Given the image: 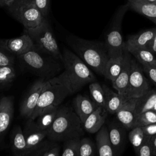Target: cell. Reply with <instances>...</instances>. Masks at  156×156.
I'll use <instances>...</instances> for the list:
<instances>
[{
	"mask_svg": "<svg viewBox=\"0 0 156 156\" xmlns=\"http://www.w3.org/2000/svg\"><path fill=\"white\" fill-rule=\"evenodd\" d=\"M105 94V108L110 114H115L127 99H124L117 92L114 91L106 85H102Z\"/></svg>",
	"mask_w": 156,
	"mask_h": 156,
	"instance_id": "cell-22",
	"label": "cell"
},
{
	"mask_svg": "<svg viewBox=\"0 0 156 156\" xmlns=\"http://www.w3.org/2000/svg\"><path fill=\"white\" fill-rule=\"evenodd\" d=\"M10 143L13 156H29L23 130L20 126H17L13 129L11 135Z\"/></svg>",
	"mask_w": 156,
	"mask_h": 156,
	"instance_id": "cell-20",
	"label": "cell"
},
{
	"mask_svg": "<svg viewBox=\"0 0 156 156\" xmlns=\"http://www.w3.org/2000/svg\"><path fill=\"white\" fill-rule=\"evenodd\" d=\"M135 0H129V2H132V1H133Z\"/></svg>",
	"mask_w": 156,
	"mask_h": 156,
	"instance_id": "cell-45",
	"label": "cell"
},
{
	"mask_svg": "<svg viewBox=\"0 0 156 156\" xmlns=\"http://www.w3.org/2000/svg\"><path fill=\"white\" fill-rule=\"evenodd\" d=\"M151 89V85L144 75L141 65L135 58L132 57L127 99L138 98Z\"/></svg>",
	"mask_w": 156,
	"mask_h": 156,
	"instance_id": "cell-9",
	"label": "cell"
},
{
	"mask_svg": "<svg viewBox=\"0 0 156 156\" xmlns=\"http://www.w3.org/2000/svg\"><path fill=\"white\" fill-rule=\"evenodd\" d=\"M17 59L24 68L43 79H51L58 75L64 68L61 62L41 51L35 46L17 57Z\"/></svg>",
	"mask_w": 156,
	"mask_h": 156,
	"instance_id": "cell-4",
	"label": "cell"
},
{
	"mask_svg": "<svg viewBox=\"0 0 156 156\" xmlns=\"http://www.w3.org/2000/svg\"><path fill=\"white\" fill-rule=\"evenodd\" d=\"M16 77L13 65L0 66V89L10 86Z\"/></svg>",
	"mask_w": 156,
	"mask_h": 156,
	"instance_id": "cell-30",
	"label": "cell"
},
{
	"mask_svg": "<svg viewBox=\"0 0 156 156\" xmlns=\"http://www.w3.org/2000/svg\"><path fill=\"white\" fill-rule=\"evenodd\" d=\"M156 34V27L146 29L140 32L130 35L125 42V48L127 51L132 49L147 47L149 42L152 39Z\"/></svg>",
	"mask_w": 156,
	"mask_h": 156,
	"instance_id": "cell-18",
	"label": "cell"
},
{
	"mask_svg": "<svg viewBox=\"0 0 156 156\" xmlns=\"http://www.w3.org/2000/svg\"><path fill=\"white\" fill-rule=\"evenodd\" d=\"M123 57L124 53L121 55L110 57L105 66L103 76L112 82L114 81L121 70Z\"/></svg>",
	"mask_w": 156,
	"mask_h": 156,
	"instance_id": "cell-24",
	"label": "cell"
},
{
	"mask_svg": "<svg viewBox=\"0 0 156 156\" xmlns=\"http://www.w3.org/2000/svg\"><path fill=\"white\" fill-rule=\"evenodd\" d=\"M128 2L130 9L146 16L156 24V2L148 3L137 1Z\"/></svg>",
	"mask_w": 156,
	"mask_h": 156,
	"instance_id": "cell-26",
	"label": "cell"
},
{
	"mask_svg": "<svg viewBox=\"0 0 156 156\" xmlns=\"http://www.w3.org/2000/svg\"><path fill=\"white\" fill-rule=\"evenodd\" d=\"M24 32L29 35L37 49L63 63L62 52L58 47L52 28L46 18L37 27L24 29Z\"/></svg>",
	"mask_w": 156,
	"mask_h": 156,
	"instance_id": "cell-6",
	"label": "cell"
},
{
	"mask_svg": "<svg viewBox=\"0 0 156 156\" xmlns=\"http://www.w3.org/2000/svg\"><path fill=\"white\" fill-rule=\"evenodd\" d=\"M129 52L141 65V66L156 65V57L147 48V47L133 49Z\"/></svg>",
	"mask_w": 156,
	"mask_h": 156,
	"instance_id": "cell-27",
	"label": "cell"
},
{
	"mask_svg": "<svg viewBox=\"0 0 156 156\" xmlns=\"http://www.w3.org/2000/svg\"><path fill=\"white\" fill-rule=\"evenodd\" d=\"M144 73L147 76L150 81L156 87V65L142 66Z\"/></svg>",
	"mask_w": 156,
	"mask_h": 156,
	"instance_id": "cell-38",
	"label": "cell"
},
{
	"mask_svg": "<svg viewBox=\"0 0 156 156\" xmlns=\"http://www.w3.org/2000/svg\"><path fill=\"white\" fill-rule=\"evenodd\" d=\"M34 2L42 16L47 19L51 7V0H34Z\"/></svg>",
	"mask_w": 156,
	"mask_h": 156,
	"instance_id": "cell-36",
	"label": "cell"
},
{
	"mask_svg": "<svg viewBox=\"0 0 156 156\" xmlns=\"http://www.w3.org/2000/svg\"><path fill=\"white\" fill-rule=\"evenodd\" d=\"M16 0H1L0 2V7H9Z\"/></svg>",
	"mask_w": 156,
	"mask_h": 156,
	"instance_id": "cell-42",
	"label": "cell"
},
{
	"mask_svg": "<svg viewBox=\"0 0 156 156\" xmlns=\"http://www.w3.org/2000/svg\"><path fill=\"white\" fill-rule=\"evenodd\" d=\"M89 90L91 99L95 104L98 107H101L105 110V94L102 85L96 81L91 82L89 84Z\"/></svg>",
	"mask_w": 156,
	"mask_h": 156,
	"instance_id": "cell-29",
	"label": "cell"
},
{
	"mask_svg": "<svg viewBox=\"0 0 156 156\" xmlns=\"http://www.w3.org/2000/svg\"><path fill=\"white\" fill-rule=\"evenodd\" d=\"M147 47L156 56V34L152 39L149 42Z\"/></svg>",
	"mask_w": 156,
	"mask_h": 156,
	"instance_id": "cell-40",
	"label": "cell"
},
{
	"mask_svg": "<svg viewBox=\"0 0 156 156\" xmlns=\"http://www.w3.org/2000/svg\"><path fill=\"white\" fill-rule=\"evenodd\" d=\"M131 60L132 55L125 49L121 70L118 77L112 82L113 88L124 99H127L128 83L131 68Z\"/></svg>",
	"mask_w": 156,
	"mask_h": 156,
	"instance_id": "cell-13",
	"label": "cell"
},
{
	"mask_svg": "<svg viewBox=\"0 0 156 156\" xmlns=\"http://www.w3.org/2000/svg\"><path fill=\"white\" fill-rule=\"evenodd\" d=\"M23 130L27 146L28 154L30 156L46 140L48 130L40 129L34 121L28 120Z\"/></svg>",
	"mask_w": 156,
	"mask_h": 156,
	"instance_id": "cell-12",
	"label": "cell"
},
{
	"mask_svg": "<svg viewBox=\"0 0 156 156\" xmlns=\"http://www.w3.org/2000/svg\"><path fill=\"white\" fill-rule=\"evenodd\" d=\"M74 93L65 71L47 80L37 106L31 116L27 120L32 121L44 108L51 105L59 106L63 100Z\"/></svg>",
	"mask_w": 156,
	"mask_h": 156,
	"instance_id": "cell-3",
	"label": "cell"
},
{
	"mask_svg": "<svg viewBox=\"0 0 156 156\" xmlns=\"http://www.w3.org/2000/svg\"><path fill=\"white\" fill-rule=\"evenodd\" d=\"M151 146L152 149V155H156V134L151 136Z\"/></svg>",
	"mask_w": 156,
	"mask_h": 156,
	"instance_id": "cell-41",
	"label": "cell"
},
{
	"mask_svg": "<svg viewBox=\"0 0 156 156\" xmlns=\"http://www.w3.org/2000/svg\"><path fill=\"white\" fill-rule=\"evenodd\" d=\"M156 104V89H151L136 99L135 116L145 112L152 110Z\"/></svg>",
	"mask_w": 156,
	"mask_h": 156,
	"instance_id": "cell-25",
	"label": "cell"
},
{
	"mask_svg": "<svg viewBox=\"0 0 156 156\" xmlns=\"http://www.w3.org/2000/svg\"><path fill=\"white\" fill-rule=\"evenodd\" d=\"M82 123L70 107H59L56 117L48 129L47 139L60 142L76 138H80L83 135Z\"/></svg>",
	"mask_w": 156,
	"mask_h": 156,
	"instance_id": "cell-2",
	"label": "cell"
},
{
	"mask_svg": "<svg viewBox=\"0 0 156 156\" xmlns=\"http://www.w3.org/2000/svg\"><path fill=\"white\" fill-rule=\"evenodd\" d=\"M145 135L141 127H135L130 129L128 138L130 143L136 151L142 144Z\"/></svg>",
	"mask_w": 156,
	"mask_h": 156,
	"instance_id": "cell-33",
	"label": "cell"
},
{
	"mask_svg": "<svg viewBox=\"0 0 156 156\" xmlns=\"http://www.w3.org/2000/svg\"><path fill=\"white\" fill-rule=\"evenodd\" d=\"M129 9V2L118 9L105 34L104 43L109 57L121 55L124 52L126 48L122 35V23L124 15Z\"/></svg>",
	"mask_w": 156,
	"mask_h": 156,
	"instance_id": "cell-7",
	"label": "cell"
},
{
	"mask_svg": "<svg viewBox=\"0 0 156 156\" xmlns=\"http://www.w3.org/2000/svg\"><path fill=\"white\" fill-rule=\"evenodd\" d=\"M152 110H153L154 112H156V104H155V105L154 106V107H153V108H152Z\"/></svg>",
	"mask_w": 156,
	"mask_h": 156,
	"instance_id": "cell-44",
	"label": "cell"
},
{
	"mask_svg": "<svg viewBox=\"0 0 156 156\" xmlns=\"http://www.w3.org/2000/svg\"><path fill=\"white\" fill-rule=\"evenodd\" d=\"M7 8L26 29L37 27L44 19L36 7L34 0H16Z\"/></svg>",
	"mask_w": 156,
	"mask_h": 156,
	"instance_id": "cell-8",
	"label": "cell"
},
{
	"mask_svg": "<svg viewBox=\"0 0 156 156\" xmlns=\"http://www.w3.org/2000/svg\"><path fill=\"white\" fill-rule=\"evenodd\" d=\"M124 127L121 124L112 122L108 129V138L115 156L121 154L125 141Z\"/></svg>",
	"mask_w": 156,
	"mask_h": 156,
	"instance_id": "cell-17",
	"label": "cell"
},
{
	"mask_svg": "<svg viewBox=\"0 0 156 156\" xmlns=\"http://www.w3.org/2000/svg\"><path fill=\"white\" fill-rule=\"evenodd\" d=\"M96 146L88 138H80L79 141L77 156H95Z\"/></svg>",
	"mask_w": 156,
	"mask_h": 156,
	"instance_id": "cell-31",
	"label": "cell"
},
{
	"mask_svg": "<svg viewBox=\"0 0 156 156\" xmlns=\"http://www.w3.org/2000/svg\"><path fill=\"white\" fill-rule=\"evenodd\" d=\"M145 135L153 136L156 134V123L141 127Z\"/></svg>",
	"mask_w": 156,
	"mask_h": 156,
	"instance_id": "cell-39",
	"label": "cell"
},
{
	"mask_svg": "<svg viewBox=\"0 0 156 156\" xmlns=\"http://www.w3.org/2000/svg\"><path fill=\"white\" fill-rule=\"evenodd\" d=\"M150 140V136L145 135L142 144L135 151L136 156H152Z\"/></svg>",
	"mask_w": 156,
	"mask_h": 156,
	"instance_id": "cell-35",
	"label": "cell"
},
{
	"mask_svg": "<svg viewBox=\"0 0 156 156\" xmlns=\"http://www.w3.org/2000/svg\"><path fill=\"white\" fill-rule=\"evenodd\" d=\"M60 152L58 143L48 140H45L30 156H59Z\"/></svg>",
	"mask_w": 156,
	"mask_h": 156,
	"instance_id": "cell-28",
	"label": "cell"
},
{
	"mask_svg": "<svg viewBox=\"0 0 156 156\" xmlns=\"http://www.w3.org/2000/svg\"><path fill=\"white\" fill-rule=\"evenodd\" d=\"M15 57L0 47V66L14 65Z\"/></svg>",
	"mask_w": 156,
	"mask_h": 156,
	"instance_id": "cell-37",
	"label": "cell"
},
{
	"mask_svg": "<svg viewBox=\"0 0 156 156\" xmlns=\"http://www.w3.org/2000/svg\"><path fill=\"white\" fill-rule=\"evenodd\" d=\"M137 98L127 99L115 113L117 120L126 129L133 128L135 118V105Z\"/></svg>",
	"mask_w": 156,
	"mask_h": 156,
	"instance_id": "cell-15",
	"label": "cell"
},
{
	"mask_svg": "<svg viewBox=\"0 0 156 156\" xmlns=\"http://www.w3.org/2000/svg\"><path fill=\"white\" fill-rule=\"evenodd\" d=\"M96 146L98 156H115L109 140L107 127L104 126L97 132Z\"/></svg>",
	"mask_w": 156,
	"mask_h": 156,
	"instance_id": "cell-21",
	"label": "cell"
},
{
	"mask_svg": "<svg viewBox=\"0 0 156 156\" xmlns=\"http://www.w3.org/2000/svg\"><path fill=\"white\" fill-rule=\"evenodd\" d=\"M62 55L64 71L74 93L85 85L96 80L88 66L73 51L64 48Z\"/></svg>",
	"mask_w": 156,
	"mask_h": 156,
	"instance_id": "cell-5",
	"label": "cell"
},
{
	"mask_svg": "<svg viewBox=\"0 0 156 156\" xmlns=\"http://www.w3.org/2000/svg\"><path fill=\"white\" fill-rule=\"evenodd\" d=\"M81 138H76L64 141L61 156H77V150Z\"/></svg>",
	"mask_w": 156,
	"mask_h": 156,
	"instance_id": "cell-34",
	"label": "cell"
},
{
	"mask_svg": "<svg viewBox=\"0 0 156 156\" xmlns=\"http://www.w3.org/2000/svg\"><path fill=\"white\" fill-rule=\"evenodd\" d=\"M107 112L101 107H98L82 124L84 130L90 133L98 132L104 126Z\"/></svg>",
	"mask_w": 156,
	"mask_h": 156,
	"instance_id": "cell-16",
	"label": "cell"
},
{
	"mask_svg": "<svg viewBox=\"0 0 156 156\" xmlns=\"http://www.w3.org/2000/svg\"><path fill=\"white\" fill-rule=\"evenodd\" d=\"M14 112L13 97L4 96L0 98V144L12 121Z\"/></svg>",
	"mask_w": 156,
	"mask_h": 156,
	"instance_id": "cell-14",
	"label": "cell"
},
{
	"mask_svg": "<svg viewBox=\"0 0 156 156\" xmlns=\"http://www.w3.org/2000/svg\"><path fill=\"white\" fill-rule=\"evenodd\" d=\"M0 47L17 57L32 49L35 45L29 35L23 32L18 37L0 38Z\"/></svg>",
	"mask_w": 156,
	"mask_h": 156,
	"instance_id": "cell-11",
	"label": "cell"
},
{
	"mask_svg": "<svg viewBox=\"0 0 156 156\" xmlns=\"http://www.w3.org/2000/svg\"><path fill=\"white\" fill-rule=\"evenodd\" d=\"M135 1H141V2H148V3L156 2V0H135Z\"/></svg>",
	"mask_w": 156,
	"mask_h": 156,
	"instance_id": "cell-43",
	"label": "cell"
},
{
	"mask_svg": "<svg viewBox=\"0 0 156 156\" xmlns=\"http://www.w3.org/2000/svg\"><path fill=\"white\" fill-rule=\"evenodd\" d=\"M154 123H156V112L149 110L135 116L133 127H141Z\"/></svg>",
	"mask_w": 156,
	"mask_h": 156,
	"instance_id": "cell-32",
	"label": "cell"
},
{
	"mask_svg": "<svg viewBox=\"0 0 156 156\" xmlns=\"http://www.w3.org/2000/svg\"><path fill=\"white\" fill-rule=\"evenodd\" d=\"M58 108L59 106L56 105L47 107L41 111L32 121L40 129L48 130L56 117Z\"/></svg>",
	"mask_w": 156,
	"mask_h": 156,
	"instance_id": "cell-23",
	"label": "cell"
},
{
	"mask_svg": "<svg viewBox=\"0 0 156 156\" xmlns=\"http://www.w3.org/2000/svg\"><path fill=\"white\" fill-rule=\"evenodd\" d=\"M67 44L89 67L103 76L109 55L104 41L86 40L73 34L65 38Z\"/></svg>",
	"mask_w": 156,
	"mask_h": 156,
	"instance_id": "cell-1",
	"label": "cell"
},
{
	"mask_svg": "<svg viewBox=\"0 0 156 156\" xmlns=\"http://www.w3.org/2000/svg\"><path fill=\"white\" fill-rule=\"evenodd\" d=\"M1 0H0V2H1Z\"/></svg>",
	"mask_w": 156,
	"mask_h": 156,
	"instance_id": "cell-46",
	"label": "cell"
},
{
	"mask_svg": "<svg viewBox=\"0 0 156 156\" xmlns=\"http://www.w3.org/2000/svg\"><path fill=\"white\" fill-rule=\"evenodd\" d=\"M47 80L41 78L36 80L21 104L20 115L28 119L33 113L39 99L40 96L46 86Z\"/></svg>",
	"mask_w": 156,
	"mask_h": 156,
	"instance_id": "cell-10",
	"label": "cell"
},
{
	"mask_svg": "<svg viewBox=\"0 0 156 156\" xmlns=\"http://www.w3.org/2000/svg\"><path fill=\"white\" fill-rule=\"evenodd\" d=\"M73 107L75 113L83 124L87 118L95 110L98 106L92 99L79 94L74 99Z\"/></svg>",
	"mask_w": 156,
	"mask_h": 156,
	"instance_id": "cell-19",
	"label": "cell"
}]
</instances>
